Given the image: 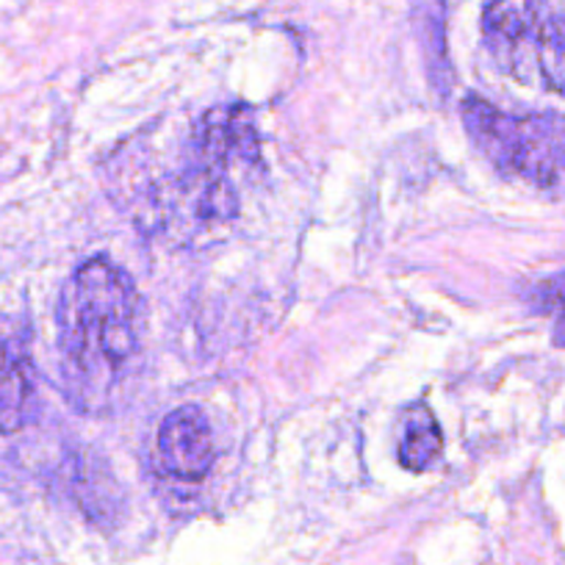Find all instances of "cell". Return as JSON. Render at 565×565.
<instances>
[{
	"label": "cell",
	"mask_w": 565,
	"mask_h": 565,
	"mask_svg": "<svg viewBox=\"0 0 565 565\" xmlns=\"http://www.w3.org/2000/svg\"><path fill=\"white\" fill-rule=\"evenodd\" d=\"M460 117L493 167L532 186H565V114H508L471 95L460 103Z\"/></svg>",
	"instance_id": "3"
},
{
	"label": "cell",
	"mask_w": 565,
	"mask_h": 565,
	"mask_svg": "<svg viewBox=\"0 0 565 565\" xmlns=\"http://www.w3.org/2000/svg\"><path fill=\"white\" fill-rule=\"evenodd\" d=\"M159 455L167 471L181 480H203L214 466V433L194 405L172 411L159 427Z\"/></svg>",
	"instance_id": "4"
},
{
	"label": "cell",
	"mask_w": 565,
	"mask_h": 565,
	"mask_svg": "<svg viewBox=\"0 0 565 565\" xmlns=\"http://www.w3.org/2000/svg\"><path fill=\"white\" fill-rule=\"evenodd\" d=\"M441 427H438L436 418L430 416V411H424V407L413 411L405 424V433H402L399 463L405 466L407 471L430 469L433 460L441 455Z\"/></svg>",
	"instance_id": "6"
},
{
	"label": "cell",
	"mask_w": 565,
	"mask_h": 565,
	"mask_svg": "<svg viewBox=\"0 0 565 565\" xmlns=\"http://www.w3.org/2000/svg\"><path fill=\"white\" fill-rule=\"evenodd\" d=\"M486 47L524 86L565 89V0H488Z\"/></svg>",
	"instance_id": "2"
},
{
	"label": "cell",
	"mask_w": 565,
	"mask_h": 565,
	"mask_svg": "<svg viewBox=\"0 0 565 565\" xmlns=\"http://www.w3.org/2000/svg\"><path fill=\"white\" fill-rule=\"evenodd\" d=\"M56 319L70 396L89 413L106 411L139 350L134 282L111 260H86L64 282Z\"/></svg>",
	"instance_id": "1"
},
{
	"label": "cell",
	"mask_w": 565,
	"mask_h": 565,
	"mask_svg": "<svg viewBox=\"0 0 565 565\" xmlns=\"http://www.w3.org/2000/svg\"><path fill=\"white\" fill-rule=\"evenodd\" d=\"M31 380L23 363L0 341V433H18L31 418Z\"/></svg>",
	"instance_id": "5"
}]
</instances>
